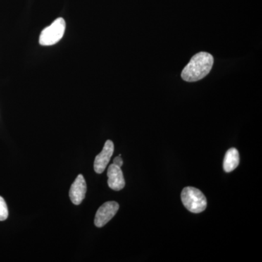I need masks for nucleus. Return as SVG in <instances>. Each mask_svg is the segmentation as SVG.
<instances>
[{
  "instance_id": "nucleus-4",
  "label": "nucleus",
  "mask_w": 262,
  "mask_h": 262,
  "mask_svg": "<svg viewBox=\"0 0 262 262\" xmlns=\"http://www.w3.org/2000/svg\"><path fill=\"white\" fill-rule=\"evenodd\" d=\"M119 208L120 206L115 201H108L103 203L96 212L94 220L95 225L97 227H102L106 225L116 215Z\"/></svg>"
},
{
  "instance_id": "nucleus-1",
  "label": "nucleus",
  "mask_w": 262,
  "mask_h": 262,
  "mask_svg": "<svg viewBox=\"0 0 262 262\" xmlns=\"http://www.w3.org/2000/svg\"><path fill=\"white\" fill-rule=\"evenodd\" d=\"M213 65V57L206 52L196 53L183 70L182 78L192 82L204 78L211 72Z\"/></svg>"
},
{
  "instance_id": "nucleus-9",
  "label": "nucleus",
  "mask_w": 262,
  "mask_h": 262,
  "mask_svg": "<svg viewBox=\"0 0 262 262\" xmlns=\"http://www.w3.org/2000/svg\"><path fill=\"white\" fill-rule=\"evenodd\" d=\"M8 217V209L4 198L0 196V222L6 220Z\"/></svg>"
},
{
  "instance_id": "nucleus-2",
  "label": "nucleus",
  "mask_w": 262,
  "mask_h": 262,
  "mask_svg": "<svg viewBox=\"0 0 262 262\" xmlns=\"http://www.w3.org/2000/svg\"><path fill=\"white\" fill-rule=\"evenodd\" d=\"M183 205L188 211L199 213L204 211L207 207L206 196L200 189L188 187L184 188L181 194Z\"/></svg>"
},
{
  "instance_id": "nucleus-3",
  "label": "nucleus",
  "mask_w": 262,
  "mask_h": 262,
  "mask_svg": "<svg viewBox=\"0 0 262 262\" xmlns=\"http://www.w3.org/2000/svg\"><path fill=\"white\" fill-rule=\"evenodd\" d=\"M66 30V22L63 18H57L43 29L39 36V42L42 46H51L59 42L63 37Z\"/></svg>"
},
{
  "instance_id": "nucleus-7",
  "label": "nucleus",
  "mask_w": 262,
  "mask_h": 262,
  "mask_svg": "<svg viewBox=\"0 0 262 262\" xmlns=\"http://www.w3.org/2000/svg\"><path fill=\"white\" fill-rule=\"evenodd\" d=\"M108 185L112 189L120 191L125 187V182L120 167L112 164L107 170Z\"/></svg>"
},
{
  "instance_id": "nucleus-8",
  "label": "nucleus",
  "mask_w": 262,
  "mask_h": 262,
  "mask_svg": "<svg viewBox=\"0 0 262 262\" xmlns=\"http://www.w3.org/2000/svg\"><path fill=\"white\" fill-rule=\"evenodd\" d=\"M239 163V155L238 151L235 148H231L226 152L224 159V170L227 173L232 172L237 168Z\"/></svg>"
},
{
  "instance_id": "nucleus-10",
  "label": "nucleus",
  "mask_w": 262,
  "mask_h": 262,
  "mask_svg": "<svg viewBox=\"0 0 262 262\" xmlns=\"http://www.w3.org/2000/svg\"><path fill=\"white\" fill-rule=\"evenodd\" d=\"M113 164L121 168L122 165H123V160H122L121 158V155H119L118 157H116V158L114 159Z\"/></svg>"
},
{
  "instance_id": "nucleus-5",
  "label": "nucleus",
  "mask_w": 262,
  "mask_h": 262,
  "mask_svg": "<svg viewBox=\"0 0 262 262\" xmlns=\"http://www.w3.org/2000/svg\"><path fill=\"white\" fill-rule=\"evenodd\" d=\"M113 141L108 140L105 143L102 151L96 157L94 160V170L97 173H102L110 163L114 153Z\"/></svg>"
},
{
  "instance_id": "nucleus-6",
  "label": "nucleus",
  "mask_w": 262,
  "mask_h": 262,
  "mask_svg": "<svg viewBox=\"0 0 262 262\" xmlns=\"http://www.w3.org/2000/svg\"><path fill=\"white\" fill-rule=\"evenodd\" d=\"M87 192V185L82 174L77 176L75 182L71 186L70 196L71 201L75 205H80L84 198Z\"/></svg>"
}]
</instances>
